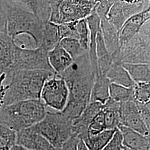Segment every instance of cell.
Listing matches in <instances>:
<instances>
[{
	"label": "cell",
	"instance_id": "cell-39",
	"mask_svg": "<svg viewBox=\"0 0 150 150\" xmlns=\"http://www.w3.org/2000/svg\"><path fill=\"white\" fill-rule=\"evenodd\" d=\"M121 1H122L123 2L128 4H137V3L143 2L148 0H121Z\"/></svg>",
	"mask_w": 150,
	"mask_h": 150
},
{
	"label": "cell",
	"instance_id": "cell-7",
	"mask_svg": "<svg viewBox=\"0 0 150 150\" xmlns=\"http://www.w3.org/2000/svg\"><path fill=\"white\" fill-rule=\"evenodd\" d=\"M69 96V91L66 82L55 74L53 77L45 81L40 99L46 106L61 112L67 105Z\"/></svg>",
	"mask_w": 150,
	"mask_h": 150
},
{
	"label": "cell",
	"instance_id": "cell-4",
	"mask_svg": "<svg viewBox=\"0 0 150 150\" xmlns=\"http://www.w3.org/2000/svg\"><path fill=\"white\" fill-rule=\"evenodd\" d=\"M45 23L27 8H18L10 13L7 22V35L13 39L20 35L30 36L36 47L41 45Z\"/></svg>",
	"mask_w": 150,
	"mask_h": 150
},
{
	"label": "cell",
	"instance_id": "cell-34",
	"mask_svg": "<svg viewBox=\"0 0 150 150\" xmlns=\"http://www.w3.org/2000/svg\"><path fill=\"white\" fill-rule=\"evenodd\" d=\"M122 134L120 130L117 129L112 138L102 150H122Z\"/></svg>",
	"mask_w": 150,
	"mask_h": 150
},
{
	"label": "cell",
	"instance_id": "cell-11",
	"mask_svg": "<svg viewBox=\"0 0 150 150\" xmlns=\"http://www.w3.org/2000/svg\"><path fill=\"white\" fill-rule=\"evenodd\" d=\"M150 7L130 17L118 31L120 48L136 35L146 22L150 21Z\"/></svg>",
	"mask_w": 150,
	"mask_h": 150
},
{
	"label": "cell",
	"instance_id": "cell-38",
	"mask_svg": "<svg viewBox=\"0 0 150 150\" xmlns=\"http://www.w3.org/2000/svg\"><path fill=\"white\" fill-rule=\"evenodd\" d=\"M77 150H88L84 141L81 139L78 143Z\"/></svg>",
	"mask_w": 150,
	"mask_h": 150
},
{
	"label": "cell",
	"instance_id": "cell-19",
	"mask_svg": "<svg viewBox=\"0 0 150 150\" xmlns=\"http://www.w3.org/2000/svg\"><path fill=\"white\" fill-rule=\"evenodd\" d=\"M96 57L97 76H106L108 70L112 64L113 59L105 46L101 30L97 34Z\"/></svg>",
	"mask_w": 150,
	"mask_h": 150
},
{
	"label": "cell",
	"instance_id": "cell-21",
	"mask_svg": "<svg viewBox=\"0 0 150 150\" xmlns=\"http://www.w3.org/2000/svg\"><path fill=\"white\" fill-rule=\"evenodd\" d=\"M120 103L109 98L105 103L102 105L106 129H117L120 125Z\"/></svg>",
	"mask_w": 150,
	"mask_h": 150
},
{
	"label": "cell",
	"instance_id": "cell-36",
	"mask_svg": "<svg viewBox=\"0 0 150 150\" xmlns=\"http://www.w3.org/2000/svg\"><path fill=\"white\" fill-rule=\"evenodd\" d=\"M80 139L76 134H73L63 144L61 150H77Z\"/></svg>",
	"mask_w": 150,
	"mask_h": 150
},
{
	"label": "cell",
	"instance_id": "cell-41",
	"mask_svg": "<svg viewBox=\"0 0 150 150\" xmlns=\"http://www.w3.org/2000/svg\"><path fill=\"white\" fill-rule=\"evenodd\" d=\"M122 150H131V149H129V148H127V147H124L123 146V147H122Z\"/></svg>",
	"mask_w": 150,
	"mask_h": 150
},
{
	"label": "cell",
	"instance_id": "cell-24",
	"mask_svg": "<svg viewBox=\"0 0 150 150\" xmlns=\"http://www.w3.org/2000/svg\"><path fill=\"white\" fill-rule=\"evenodd\" d=\"M60 40L58 25L48 21L45 23L42 42L40 46L49 52L59 43Z\"/></svg>",
	"mask_w": 150,
	"mask_h": 150
},
{
	"label": "cell",
	"instance_id": "cell-32",
	"mask_svg": "<svg viewBox=\"0 0 150 150\" xmlns=\"http://www.w3.org/2000/svg\"><path fill=\"white\" fill-rule=\"evenodd\" d=\"M76 21L70 22L58 25V29L60 39L64 38H73L77 39V35L76 31Z\"/></svg>",
	"mask_w": 150,
	"mask_h": 150
},
{
	"label": "cell",
	"instance_id": "cell-10",
	"mask_svg": "<svg viewBox=\"0 0 150 150\" xmlns=\"http://www.w3.org/2000/svg\"><path fill=\"white\" fill-rule=\"evenodd\" d=\"M119 112L120 125L132 129L144 136H150V129L141 117L134 101L121 103Z\"/></svg>",
	"mask_w": 150,
	"mask_h": 150
},
{
	"label": "cell",
	"instance_id": "cell-16",
	"mask_svg": "<svg viewBox=\"0 0 150 150\" xmlns=\"http://www.w3.org/2000/svg\"><path fill=\"white\" fill-rule=\"evenodd\" d=\"M117 129L122 136V145L133 150H150V137L123 126H118Z\"/></svg>",
	"mask_w": 150,
	"mask_h": 150
},
{
	"label": "cell",
	"instance_id": "cell-23",
	"mask_svg": "<svg viewBox=\"0 0 150 150\" xmlns=\"http://www.w3.org/2000/svg\"><path fill=\"white\" fill-rule=\"evenodd\" d=\"M134 83L150 82V64L122 63Z\"/></svg>",
	"mask_w": 150,
	"mask_h": 150
},
{
	"label": "cell",
	"instance_id": "cell-40",
	"mask_svg": "<svg viewBox=\"0 0 150 150\" xmlns=\"http://www.w3.org/2000/svg\"><path fill=\"white\" fill-rule=\"evenodd\" d=\"M10 150H29L26 149V148H24L23 147H22L21 146H19V145H15V146H13L11 149Z\"/></svg>",
	"mask_w": 150,
	"mask_h": 150
},
{
	"label": "cell",
	"instance_id": "cell-20",
	"mask_svg": "<svg viewBox=\"0 0 150 150\" xmlns=\"http://www.w3.org/2000/svg\"><path fill=\"white\" fill-rule=\"evenodd\" d=\"M110 83H115L126 87H132L135 85L128 72L119 62H113L106 74Z\"/></svg>",
	"mask_w": 150,
	"mask_h": 150
},
{
	"label": "cell",
	"instance_id": "cell-33",
	"mask_svg": "<svg viewBox=\"0 0 150 150\" xmlns=\"http://www.w3.org/2000/svg\"><path fill=\"white\" fill-rule=\"evenodd\" d=\"M116 0H100L95 6L93 11L100 19H107V15Z\"/></svg>",
	"mask_w": 150,
	"mask_h": 150
},
{
	"label": "cell",
	"instance_id": "cell-1",
	"mask_svg": "<svg viewBox=\"0 0 150 150\" xmlns=\"http://www.w3.org/2000/svg\"><path fill=\"white\" fill-rule=\"evenodd\" d=\"M54 75V72L47 70H17L6 74L10 82L7 84L4 106L21 101L41 100L45 81Z\"/></svg>",
	"mask_w": 150,
	"mask_h": 150
},
{
	"label": "cell",
	"instance_id": "cell-35",
	"mask_svg": "<svg viewBox=\"0 0 150 150\" xmlns=\"http://www.w3.org/2000/svg\"><path fill=\"white\" fill-rule=\"evenodd\" d=\"M135 103L142 120L147 127L150 129V102L147 103L135 102Z\"/></svg>",
	"mask_w": 150,
	"mask_h": 150
},
{
	"label": "cell",
	"instance_id": "cell-14",
	"mask_svg": "<svg viewBox=\"0 0 150 150\" xmlns=\"http://www.w3.org/2000/svg\"><path fill=\"white\" fill-rule=\"evenodd\" d=\"M102 108L101 103L97 102H90L80 116L74 120L72 123L73 133L83 140L88 136V129L93 118Z\"/></svg>",
	"mask_w": 150,
	"mask_h": 150
},
{
	"label": "cell",
	"instance_id": "cell-15",
	"mask_svg": "<svg viewBox=\"0 0 150 150\" xmlns=\"http://www.w3.org/2000/svg\"><path fill=\"white\" fill-rule=\"evenodd\" d=\"M100 27L105 46L112 58L113 62H119L120 44L118 31L106 18L100 19Z\"/></svg>",
	"mask_w": 150,
	"mask_h": 150
},
{
	"label": "cell",
	"instance_id": "cell-12",
	"mask_svg": "<svg viewBox=\"0 0 150 150\" xmlns=\"http://www.w3.org/2000/svg\"><path fill=\"white\" fill-rule=\"evenodd\" d=\"M16 145L29 150H56L33 126L17 132Z\"/></svg>",
	"mask_w": 150,
	"mask_h": 150
},
{
	"label": "cell",
	"instance_id": "cell-22",
	"mask_svg": "<svg viewBox=\"0 0 150 150\" xmlns=\"http://www.w3.org/2000/svg\"><path fill=\"white\" fill-rule=\"evenodd\" d=\"M110 81L107 76H97L91 90L90 102H97L103 105L110 98Z\"/></svg>",
	"mask_w": 150,
	"mask_h": 150
},
{
	"label": "cell",
	"instance_id": "cell-30",
	"mask_svg": "<svg viewBox=\"0 0 150 150\" xmlns=\"http://www.w3.org/2000/svg\"><path fill=\"white\" fill-rule=\"evenodd\" d=\"M134 100L135 102H150V82L136 83L133 87Z\"/></svg>",
	"mask_w": 150,
	"mask_h": 150
},
{
	"label": "cell",
	"instance_id": "cell-37",
	"mask_svg": "<svg viewBox=\"0 0 150 150\" xmlns=\"http://www.w3.org/2000/svg\"><path fill=\"white\" fill-rule=\"evenodd\" d=\"M6 74L3 73L0 76V110L4 106L6 93L7 90V85L5 84L6 80Z\"/></svg>",
	"mask_w": 150,
	"mask_h": 150
},
{
	"label": "cell",
	"instance_id": "cell-9",
	"mask_svg": "<svg viewBox=\"0 0 150 150\" xmlns=\"http://www.w3.org/2000/svg\"><path fill=\"white\" fill-rule=\"evenodd\" d=\"M149 1L150 0L137 4H128L116 0L108 13L107 20L119 31L130 17L149 7Z\"/></svg>",
	"mask_w": 150,
	"mask_h": 150
},
{
	"label": "cell",
	"instance_id": "cell-18",
	"mask_svg": "<svg viewBox=\"0 0 150 150\" xmlns=\"http://www.w3.org/2000/svg\"><path fill=\"white\" fill-rule=\"evenodd\" d=\"M49 64L56 74H60L72 64L73 59L59 43L48 52Z\"/></svg>",
	"mask_w": 150,
	"mask_h": 150
},
{
	"label": "cell",
	"instance_id": "cell-25",
	"mask_svg": "<svg viewBox=\"0 0 150 150\" xmlns=\"http://www.w3.org/2000/svg\"><path fill=\"white\" fill-rule=\"evenodd\" d=\"M116 129H105L98 134L88 136L83 141L88 150H102L112 138Z\"/></svg>",
	"mask_w": 150,
	"mask_h": 150
},
{
	"label": "cell",
	"instance_id": "cell-27",
	"mask_svg": "<svg viewBox=\"0 0 150 150\" xmlns=\"http://www.w3.org/2000/svg\"><path fill=\"white\" fill-rule=\"evenodd\" d=\"M15 131L0 123V150H10L16 145Z\"/></svg>",
	"mask_w": 150,
	"mask_h": 150
},
{
	"label": "cell",
	"instance_id": "cell-13",
	"mask_svg": "<svg viewBox=\"0 0 150 150\" xmlns=\"http://www.w3.org/2000/svg\"><path fill=\"white\" fill-rule=\"evenodd\" d=\"M59 24L86 18L92 12L80 0H62L59 7Z\"/></svg>",
	"mask_w": 150,
	"mask_h": 150
},
{
	"label": "cell",
	"instance_id": "cell-31",
	"mask_svg": "<svg viewBox=\"0 0 150 150\" xmlns=\"http://www.w3.org/2000/svg\"><path fill=\"white\" fill-rule=\"evenodd\" d=\"M106 129L103 112L101 110L93 118L88 129V136L98 134ZM87 136V137H88Z\"/></svg>",
	"mask_w": 150,
	"mask_h": 150
},
{
	"label": "cell",
	"instance_id": "cell-5",
	"mask_svg": "<svg viewBox=\"0 0 150 150\" xmlns=\"http://www.w3.org/2000/svg\"><path fill=\"white\" fill-rule=\"evenodd\" d=\"M119 61L122 64H150V21L120 48Z\"/></svg>",
	"mask_w": 150,
	"mask_h": 150
},
{
	"label": "cell",
	"instance_id": "cell-28",
	"mask_svg": "<svg viewBox=\"0 0 150 150\" xmlns=\"http://www.w3.org/2000/svg\"><path fill=\"white\" fill-rule=\"evenodd\" d=\"M59 43L73 59L88 51L82 48L79 41L76 38H64L60 40Z\"/></svg>",
	"mask_w": 150,
	"mask_h": 150
},
{
	"label": "cell",
	"instance_id": "cell-42",
	"mask_svg": "<svg viewBox=\"0 0 150 150\" xmlns=\"http://www.w3.org/2000/svg\"><path fill=\"white\" fill-rule=\"evenodd\" d=\"M2 74H3V73H2V72H1L0 71V76H1V75H2Z\"/></svg>",
	"mask_w": 150,
	"mask_h": 150
},
{
	"label": "cell",
	"instance_id": "cell-43",
	"mask_svg": "<svg viewBox=\"0 0 150 150\" xmlns=\"http://www.w3.org/2000/svg\"><path fill=\"white\" fill-rule=\"evenodd\" d=\"M99 1H100V0H99Z\"/></svg>",
	"mask_w": 150,
	"mask_h": 150
},
{
	"label": "cell",
	"instance_id": "cell-3",
	"mask_svg": "<svg viewBox=\"0 0 150 150\" xmlns=\"http://www.w3.org/2000/svg\"><path fill=\"white\" fill-rule=\"evenodd\" d=\"M72 123L73 121L62 112L46 111L45 117L33 126L56 150H61L63 144L74 134Z\"/></svg>",
	"mask_w": 150,
	"mask_h": 150
},
{
	"label": "cell",
	"instance_id": "cell-17",
	"mask_svg": "<svg viewBox=\"0 0 150 150\" xmlns=\"http://www.w3.org/2000/svg\"><path fill=\"white\" fill-rule=\"evenodd\" d=\"M15 43L7 34L0 32V71L6 74L11 70Z\"/></svg>",
	"mask_w": 150,
	"mask_h": 150
},
{
	"label": "cell",
	"instance_id": "cell-6",
	"mask_svg": "<svg viewBox=\"0 0 150 150\" xmlns=\"http://www.w3.org/2000/svg\"><path fill=\"white\" fill-rule=\"evenodd\" d=\"M48 52L41 46L30 49L15 44L13 65L10 72L17 70H47L54 72L49 64Z\"/></svg>",
	"mask_w": 150,
	"mask_h": 150
},
{
	"label": "cell",
	"instance_id": "cell-29",
	"mask_svg": "<svg viewBox=\"0 0 150 150\" xmlns=\"http://www.w3.org/2000/svg\"><path fill=\"white\" fill-rule=\"evenodd\" d=\"M76 31L77 38L85 51H88L90 42V30L86 18L76 21Z\"/></svg>",
	"mask_w": 150,
	"mask_h": 150
},
{
	"label": "cell",
	"instance_id": "cell-26",
	"mask_svg": "<svg viewBox=\"0 0 150 150\" xmlns=\"http://www.w3.org/2000/svg\"><path fill=\"white\" fill-rule=\"evenodd\" d=\"M110 98L119 103L134 100V90L132 87H126L115 83H110L109 87Z\"/></svg>",
	"mask_w": 150,
	"mask_h": 150
},
{
	"label": "cell",
	"instance_id": "cell-8",
	"mask_svg": "<svg viewBox=\"0 0 150 150\" xmlns=\"http://www.w3.org/2000/svg\"><path fill=\"white\" fill-rule=\"evenodd\" d=\"M66 82L67 85L90 79H95L92 71L88 52L73 59L70 66L60 74H56Z\"/></svg>",
	"mask_w": 150,
	"mask_h": 150
},
{
	"label": "cell",
	"instance_id": "cell-2",
	"mask_svg": "<svg viewBox=\"0 0 150 150\" xmlns=\"http://www.w3.org/2000/svg\"><path fill=\"white\" fill-rule=\"evenodd\" d=\"M41 100H28L15 102L0 110V123L16 132L38 123L46 113Z\"/></svg>",
	"mask_w": 150,
	"mask_h": 150
}]
</instances>
